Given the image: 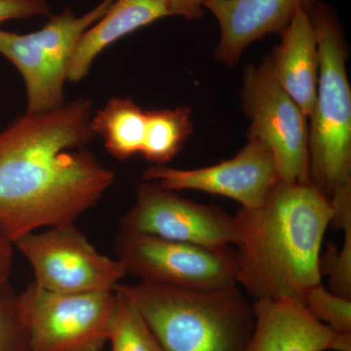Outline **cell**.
<instances>
[{"mask_svg":"<svg viewBox=\"0 0 351 351\" xmlns=\"http://www.w3.org/2000/svg\"><path fill=\"white\" fill-rule=\"evenodd\" d=\"M242 85V108L251 122L247 137L269 147L279 181L309 182L308 119L276 82L269 57L244 69Z\"/></svg>","mask_w":351,"mask_h":351,"instance_id":"7","label":"cell"},{"mask_svg":"<svg viewBox=\"0 0 351 351\" xmlns=\"http://www.w3.org/2000/svg\"><path fill=\"white\" fill-rule=\"evenodd\" d=\"M32 351H101L117 304L110 292L59 294L27 284L20 293Z\"/></svg>","mask_w":351,"mask_h":351,"instance_id":"8","label":"cell"},{"mask_svg":"<svg viewBox=\"0 0 351 351\" xmlns=\"http://www.w3.org/2000/svg\"><path fill=\"white\" fill-rule=\"evenodd\" d=\"M114 291L136 306L163 351H247L253 304L239 285L201 289L140 282Z\"/></svg>","mask_w":351,"mask_h":351,"instance_id":"3","label":"cell"},{"mask_svg":"<svg viewBox=\"0 0 351 351\" xmlns=\"http://www.w3.org/2000/svg\"><path fill=\"white\" fill-rule=\"evenodd\" d=\"M117 304L108 343L112 351H163L136 306L117 292Z\"/></svg>","mask_w":351,"mask_h":351,"instance_id":"18","label":"cell"},{"mask_svg":"<svg viewBox=\"0 0 351 351\" xmlns=\"http://www.w3.org/2000/svg\"><path fill=\"white\" fill-rule=\"evenodd\" d=\"M247 351H351V334L337 332L295 298L256 300Z\"/></svg>","mask_w":351,"mask_h":351,"instance_id":"12","label":"cell"},{"mask_svg":"<svg viewBox=\"0 0 351 351\" xmlns=\"http://www.w3.org/2000/svg\"><path fill=\"white\" fill-rule=\"evenodd\" d=\"M50 13L46 0H0V25L9 20L49 16Z\"/></svg>","mask_w":351,"mask_h":351,"instance_id":"22","label":"cell"},{"mask_svg":"<svg viewBox=\"0 0 351 351\" xmlns=\"http://www.w3.org/2000/svg\"><path fill=\"white\" fill-rule=\"evenodd\" d=\"M169 16H176L170 0H114L104 17L76 44L69 61L68 80L80 82L101 51L131 32Z\"/></svg>","mask_w":351,"mask_h":351,"instance_id":"15","label":"cell"},{"mask_svg":"<svg viewBox=\"0 0 351 351\" xmlns=\"http://www.w3.org/2000/svg\"><path fill=\"white\" fill-rule=\"evenodd\" d=\"M302 302L316 319L335 332L351 334V300L334 294L320 283L307 291Z\"/></svg>","mask_w":351,"mask_h":351,"instance_id":"20","label":"cell"},{"mask_svg":"<svg viewBox=\"0 0 351 351\" xmlns=\"http://www.w3.org/2000/svg\"><path fill=\"white\" fill-rule=\"evenodd\" d=\"M318 51L317 94L308 135L309 182L330 201L351 195V88L348 47L332 6L317 0L309 13Z\"/></svg>","mask_w":351,"mask_h":351,"instance_id":"4","label":"cell"},{"mask_svg":"<svg viewBox=\"0 0 351 351\" xmlns=\"http://www.w3.org/2000/svg\"><path fill=\"white\" fill-rule=\"evenodd\" d=\"M114 0H103L77 17L71 7L51 16L43 29L18 34L0 29V54L20 71L27 89V112L45 113L66 105L64 86L76 44L104 17Z\"/></svg>","mask_w":351,"mask_h":351,"instance_id":"5","label":"cell"},{"mask_svg":"<svg viewBox=\"0 0 351 351\" xmlns=\"http://www.w3.org/2000/svg\"><path fill=\"white\" fill-rule=\"evenodd\" d=\"M317 0H206L207 9L219 27V40L215 58L232 66L239 63L244 51L269 34L288 27L299 10L311 12Z\"/></svg>","mask_w":351,"mask_h":351,"instance_id":"13","label":"cell"},{"mask_svg":"<svg viewBox=\"0 0 351 351\" xmlns=\"http://www.w3.org/2000/svg\"><path fill=\"white\" fill-rule=\"evenodd\" d=\"M143 180L158 182L171 191L193 189L225 196L246 209L260 206L279 182L271 152L257 138H248L228 160L191 170L154 165L145 170Z\"/></svg>","mask_w":351,"mask_h":351,"instance_id":"11","label":"cell"},{"mask_svg":"<svg viewBox=\"0 0 351 351\" xmlns=\"http://www.w3.org/2000/svg\"><path fill=\"white\" fill-rule=\"evenodd\" d=\"M334 208L311 182L279 181L260 206L234 215L237 285L254 301L295 298L322 283L320 256Z\"/></svg>","mask_w":351,"mask_h":351,"instance_id":"2","label":"cell"},{"mask_svg":"<svg viewBox=\"0 0 351 351\" xmlns=\"http://www.w3.org/2000/svg\"><path fill=\"white\" fill-rule=\"evenodd\" d=\"M345 239L341 248L330 244L326 253L320 256L321 276L329 278V290L351 300V226L343 228Z\"/></svg>","mask_w":351,"mask_h":351,"instance_id":"21","label":"cell"},{"mask_svg":"<svg viewBox=\"0 0 351 351\" xmlns=\"http://www.w3.org/2000/svg\"><path fill=\"white\" fill-rule=\"evenodd\" d=\"M14 248L31 265L34 282L49 292H110L127 276L120 261L99 253L75 223L29 233Z\"/></svg>","mask_w":351,"mask_h":351,"instance_id":"9","label":"cell"},{"mask_svg":"<svg viewBox=\"0 0 351 351\" xmlns=\"http://www.w3.org/2000/svg\"><path fill=\"white\" fill-rule=\"evenodd\" d=\"M299 10L269 57L276 82L311 119L317 94L319 51L311 15Z\"/></svg>","mask_w":351,"mask_h":351,"instance_id":"14","label":"cell"},{"mask_svg":"<svg viewBox=\"0 0 351 351\" xmlns=\"http://www.w3.org/2000/svg\"><path fill=\"white\" fill-rule=\"evenodd\" d=\"M14 245L0 232V267L12 269Z\"/></svg>","mask_w":351,"mask_h":351,"instance_id":"24","label":"cell"},{"mask_svg":"<svg viewBox=\"0 0 351 351\" xmlns=\"http://www.w3.org/2000/svg\"><path fill=\"white\" fill-rule=\"evenodd\" d=\"M114 249L126 274L140 282L201 289L237 285L232 246L210 248L119 230Z\"/></svg>","mask_w":351,"mask_h":351,"instance_id":"6","label":"cell"},{"mask_svg":"<svg viewBox=\"0 0 351 351\" xmlns=\"http://www.w3.org/2000/svg\"><path fill=\"white\" fill-rule=\"evenodd\" d=\"M176 16L188 20H200L204 16L203 4L206 0H170Z\"/></svg>","mask_w":351,"mask_h":351,"instance_id":"23","label":"cell"},{"mask_svg":"<svg viewBox=\"0 0 351 351\" xmlns=\"http://www.w3.org/2000/svg\"><path fill=\"white\" fill-rule=\"evenodd\" d=\"M189 107L147 110V126L141 154L154 165H165L182 151L193 133Z\"/></svg>","mask_w":351,"mask_h":351,"instance_id":"17","label":"cell"},{"mask_svg":"<svg viewBox=\"0 0 351 351\" xmlns=\"http://www.w3.org/2000/svg\"><path fill=\"white\" fill-rule=\"evenodd\" d=\"M91 126L108 152L124 160L142 152L147 110L131 99L112 98L92 117Z\"/></svg>","mask_w":351,"mask_h":351,"instance_id":"16","label":"cell"},{"mask_svg":"<svg viewBox=\"0 0 351 351\" xmlns=\"http://www.w3.org/2000/svg\"><path fill=\"white\" fill-rule=\"evenodd\" d=\"M91 119V101L80 99L27 112L0 131V232L13 245L75 223L112 186V171L87 149L96 137Z\"/></svg>","mask_w":351,"mask_h":351,"instance_id":"1","label":"cell"},{"mask_svg":"<svg viewBox=\"0 0 351 351\" xmlns=\"http://www.w3.org/2000/svg\"><path fill=\"white\" fill-rule=\"evenodd\" d=\"M120 230L210 248L234 247L239 241L234 215L182 197L152 181L138 184L135 204L120 221Z\"/></svg>","mask_w":351,"mask_h":351,"instance_id":"10","label":"cell"},{"mask_svg":"<svg viewBox=\"0 0 351 351\" xmlns=\"http://www.w3.org/2000/svg\"><path fill=\"white\" fill-rule=\"evenodd\" d=\"M0 351H32L20 294L9 281L0 284Z\"/></svg>","mask_w":351,"mask_h":351,"instance_id":"19","label":"cell"}]
</instances>
